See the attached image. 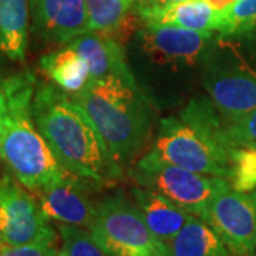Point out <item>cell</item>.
<instances>
[{
  "mask_svg": "<svg viewBox=\"0 0 256 256\" xmlns=\"http://www.w3.org/2000/svg\"><path fill=\"white\" fill-rule=\"evenodd\" d=\"M33 117L58 164L70 174L107 185L120 180L124 170L111 156L87 112L52 82L37 80Z\"/></svg>",
  "mask_w": 256,
  "mask_h": 256,
  "instance_id": "1",
  "label": "cell"
},
{
  "mask_svg": "<svg viewBox=\"0 0 256 256\" xmlns=\"http://www.w3.org/2000/svg\"><path fill=\"white\" fill-rule=\"evenodd\" d=\"M36 86L37 76L30 68L0 80V158L30 192L67 174L34 122Z\"/></svg>",
  "mask_w": 256,
  "mask_h": 256,
  "instance_id": "2",
  "label": "cell"
},
{
  "mask_svg": "<svg viewBox=\"0 0 256 256\" xmlns=\"http://www.w3.org/2000/svg\"><path fill=\"white\" fill-rule=\"evenodd\" d=\"M235 148L208 98H194L178 116L160 121L148 154L194 172L229 180Z\"/></svg>",
  "mask_w": 256,
  "mask_h": 256,
  "instance_id": "3",
  "label": "cell"
},
{
  "mask_svg": "<svg viewBox=\"0 0 256 256\" xmlns=\"http://www.w3.org/2000/svg\"><path fill=\"white\" fill-rule=\"evenodd\" d=\"M94 126L124 170L144 146L154 121V108L137 82L116 77L90 80L82 92L70 94Z\"/></svg>",
  "mask_w": 256,
  "mask_h": 256,
  "instance_id": "4",
  "label": "cell"
},
{
  "mask_svg": "<svg viewBox=\"0 0 256 256\" xmlns=\"http://www.w3.org/2000/svg\"><path fill=\"white\" fill-rule=\"evenodd\" d=\"M202 86L229 127L256 108V30L216 33L201 58Z\"/></svg>",
  "mask_w": 256,
  "mask_h": 256,
  "instance_id": "5",
  "label": "cell"
},
{
  "mask_svg": "<svg viewBox=\"0 0 256 256\" xmlns=\"http://www.w3.org/2000/svg\"><path fill=\"white\" fill-rule=\"evenodd\" d=\"M90 234L110 256H171L168 245L152 234L137 205L121 190L97 202Z\"/></svg>",
  "mask_w": 256,
  "mask_h": 256,
  "instance_id": "6",
  "label": "cell"
},
{
  "mask_svg": "<svg viewBox=\"0 0 256 256\" xmlns=\"http://www.w3.org/2000/svg\"><path fill=\"white\" fill-rule=\"evenodd\" d=\"M137 185L151 188L194 216L206 220L212 200L228 188L225 178L194 172L144 154L128 171Z\"/></svg>",
  "mask_w": 256,
  "mask_h": 256,
  "instance_id": "7",
  "label": "cell"
},
{
  "mask_svg": "<svg viewBox=\"0 0 256 256\" xmlns=\"http://www.w3.org/2000/svg\"><path fill=\"white\" fill-rule=\"evenodd\" d=\"M58 232L36 196L12 172L0 176V245L57 240Z\"/></svg>",
  "mask_w": 256,
  "mask_h": 256,
  "instance_id": "8",
  "label": "cell"
},
{
  "mask_svg": "<svg viewBox=\"0 0 256 256\" xmlns=\"http://www.w3.org/2000/svg\"><path fill=\"white\" fill-rule=\"evenodd\" d=\"M208 222L234 256H254L256 245V190L240 192L230 185L210 204Z\"/></svg>",
  "mask_w": 256,
  "mask_h": 256,
  "instance_id": "9",
  "label": "cell"
},
{
  "mask_svg": "<svg viewBox=\"0 0 256 256\" xmlns=\"http://www.w3.org/2000/svg\"><path fill=\"white\" fill-rule=\"evenodd\" d=\"M94 186L98 185L67 172L62 180L32 194L52 222L76 225L90 230L97 215V202L92 196Z\"/></svg>",
  "mask_w": 256,
  "mask_h": 256,
  "instance_id": "10",
  "label": "cell"
},
{
  "mask_svg": "<svg viewBox=\"0 0 256 256\" xmlns=\"http://www.w3.org/2000/svg\"><path fill=\"white\" fill-rule=\"evenodd\" d=\"M216 33L190 28L142 24L136 33L140 46L152 62L168 66H195Z\"/></svg>",
  "mask_w": 256,
  "mask_h": 256,
  "instance_id": "11",
  "label": "cell"
},
{
  "mask_svg": "<svg viewBox=\"0 0 256 256\" xmlns=\"http://www.w3.org/2000/svg\"><path fill=\"white\" fill-rule=\"evenodd\" d=\"M32 32L48 44L64 46L87 32L86 0H28Z\"/></svg>",
  "mask_w": 256,
  "mask_h": 256,
  "instance_id": "12",
  "label": "cell"
},
{
  "mask_svg": "<svg viewBox=\"0 0 256 256\" xmlns=\"http://www.w3.org/2000/svg\"><path fill=\"white\" fill-rule=\"evenodd\" d=\"M82 56L88 66L92 80L116 77L137 82L128 67L122 43L102 32H86L67 43Z\"/></svg>",
  "mask_w": 256,
  "mask_h": 256,
  "instance_id": "13",
  "label": "cell"
},
{
  "mask_svg": "<svg viewBox=\"0 0 256 256\" xmlns=\"http://www.w3.org/2000/svg\"><path fill=\"white\" fill-rule=\"evenodd\" d=\"M131 200L137 205L148 228L166 245L192 216L162 194L146 186L134 185L131 188Z\"/></svg>",
  "mask_w": 256,
  "mask_h": 256,
  "instance_id": "14",
  "label": "cell"
},
{
  "mask_svg": "<svg viewBox=\"0 0 256 256\" xmlns=\"http://www.w3.org/2000/svg\"><path fill=\"white\" fill-rule=\"evenodd\" d=\"M142 24H161L174 28L220 32V12L214 10L205 0H181L165 8L140 13Z\"/></svg>",
  "mask_w": 256,
  "mask_h": 256,
  "instance_id": "15",
  "label": "cell"
},
{
  "mask_svg": "<svg viewBox=\"0 0 256 256\" xmlns=\"http://www.w3.org/2000/svg\"><path fill=\"white\" fill-rule=\"evenodd\" d=\"M38 68L48 82L67 94L82 92L92 80L86 60L68 44L43 56L38 60Z\"/></svg>",
  "mask_w": 256,
  "mask_h": 256,
  "instance_id": "16",
  "label": "cell"
},
{
  "mask_svg": "<svg viewBox=\"0 0 256 256\" xmlns=\"http://www.w3.org/2000/svg\"><path fill=\"white\" fill-rule=\"evenodd\" d=\"M28 0H0V52L23 63L28 46Z\"/></svg>",
  "mask_w": 256,
  "mask_h": 256,
  "instance_id": "17",
  "label": "cell"
},
{
  "mask_svg": "<svg viewBox=\"0 0 256 256\" xmlns=\"http://www.w3.org/2000/svg\"><path fill=\"white\" fill-rule=\"evenodd\" d=\"M168 248L171 256H234L210 224L194 215Z\"/></svg>",
  "mask_w": 256,
  "mask_h": 256,
  "instance_id": "18",
  "label": "cell"
},
{
  "mask_svg": "<svg viewBox=\"0 0 256 256\" xmlns=\"http://www.w3.org/2000/svg\"><path fill=\"white\" fill-rule=\"evenodd\" d=\"M138 0H86L87 32L111 30L136 12Z\"/></svg>",
  "mask_w": 256,
  "mask_h": 256,
  "instance_id": "19",
  "label": "cell"
},
{
  "mask_svg": "<svg viewBox=\"0 0 256 256\" xmlns=\"http://www.w3.org/2000/svg\"><path fill=\"white\" fill-rule=\"evenodd\" d=\"M56 228L68 256H110L94 240L88 229L67 224H56Z\"/></svg>",
  "mask_w": 256,
  "mask_h": 256,
  "instance_id": "20",
  "label": "cell"
},
{
  "mask_svg": "<svg viewBox=\"0 0 256 256\" xmlns=\"http://www.w3.org/2000/svg\"><path fill=\"white\" fill-rule=\"evenodd\" d=\"M228 182L234 190L252 192L256 190V150L236 146L232 156Z\"/></svg>",
  "mask_w": 256,
  "mask_h": 256,
  "instance_id": "21",
  "label": "cell"
},
{
  "mask_svg": "<svg viewBox=\"0 0 256 256\" xmlns=\"http://www.w3.org/2000/svg\"><path fill=\"white\" fill-rule=\"evenodd\" d=\"M218 33H244L256 30V0H236L230 8L220 12Z\"/></svg>",
  "mask_w": 256,
  "mask_h": 256,
  "instance_id": "22",
  "label": "cell"
},
{
  "mask_svg": "<svg viewBox=\"0 0 256 256\" xmlns=\"http://www.w3.org/2000/svg\"><path fill=\"white\" fill-rule=\"evenodd\" d=\"M226 131L235 146L256 150V108L239 122L226 127Z\"/></svg>",
  "mask_w": 256,
  "mask_h": 256,
  "instance_id": "23",
  "label": "cell"
},
{
  "mask_svg": "<svg viewBox=\"0 0 256 256\" xmlns=\"http://www.w3.org/2000/svg\"><path fill=\"white\" fill-rule=\"evenodd\" d=\"M57 240H37L24 245H0V256H56Z\"/></svg>",
  "mask_w": 256,
  "mask_h": 256,
  "instance_id": "24",
  "label": "cell"
},
{
  "mask_svg": "<svg viewBox=\"0 0 256 256\" xmlns=\"http://www.w3.org/2000/svg\"><path fill=\"white\" fill-rule=\"evenodd\" d=\"M181 0H138L137 6H136V13H144V12H150V10L161 9L168 4H172Z\"/></svg>",
  "mask_w": 256,
  "mask_h": 256,
  "instance_id": "25",
  "label": "cell"
},
{
  "mask_svg": "<svg viewBox=\"0 0 256 256\" xmlns=\"http://www.w3.org/2000/svg\"><path fill=\"white\" fill-rule=\"evenodd\" d=\"M205 2H206L214 10H216V12H224V10H226L228 8H230L236 0H205Z\"/></svg>",
  "mask_w": 256,
  "mask_h": 256,
  "instance_id": "26",
  "label": "cell"
},
{
  "mask_svg": "<svg viewBox=\"0 0 256 256\" xmlns=\"http://www.w3.org/2000/svg\"><path fill=\"white\" fill-rule=\"evenodd\" d=\"M56 256H68V255L66 254V250H64L63 248H60V249H58V252H57V255H56Z\"/></svg>",
  "mask_w": 256,
  "mask_h": 256,
  "instance_id": "27",
  "label": "cell"
},
{
  "mask_svg": "<svg viewBox=\"0 0 256 256\" xmlns=\"http://www.w3.org/2000/svg\"><path fill=\"white\" fill-rule=\"evenodd\" d=\"M254 256H256V245H255V252H254Z\"/></svg>",
  "mask_w": 256,
  "mask_h": 256,
  "instance_id": "28",
  "label": "cell"
}]
</instances>
